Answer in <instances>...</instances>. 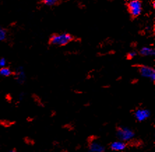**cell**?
<instances>
[{
  "mask_svg": "<svg viewBox=\"0 0 155 152\" xmlns=\"http://www.w3.org/2000/svg\"><path fill=\"white\" fill-rule=\"evenodd\" d=\"M12 70L8 67H4L0 68V75L4 77H11L13 74Z\"/></svg>",
  "mask_w": 155,
  "mask_h": 152,
  "instance_id": "cell-10",
  "label": "cell"
},
{
  "mask_svg": "<svg viewBox=\"0 0 155 152\" xmlns=\"http://www.w3.org/2000/svg\"><path fill=\"white\" fill-rule=\"evenodd\" d=\"M129 12L132 17L136 18L142 13V2L140 0H130L127 4Z\"/></svg>",
  "mask_w": 155,
  "mask_h": 152,
  "instance_id": "cell-3",
  "label": "cell"
},
{
  "mask_svg": "<svg viewBox=\"0 0 155 152\" xmlns=\"http://www.w3.org/2000/svg\"><path fill=\"white\" fill-rule=\"evenodd\" d=\"M152 115V112L147 108L139 107L134 110V116L139 123H142L147 121Z\"/></svg>",
  "mask_w": 155,
  "mask_h": 152,
  "instance_id": "cell-4",
  "label": "cell"
},
{
  "mask_svg": "<svg viewBox=\"0 0 155 152\" xmlns=\"http://www.w3.org/2000/svg\"><path fill=\"white\" fill-rule=\"evenodd\" d=\"M6 65V60L4 57H0V67H4Z\"/></svg>",
  "mask_w": 155,
  "mask_h": 152,
  "instance_id": "cell-14",
  "label": "cell"
},
{
  "mask_svg": "<svg viewBox=\"0 0 155 152\" xmlns=\"http://www.w3.org/2000/svg\"><path fill=\"white\" fill-rule=\"evenodd\" d=\"M116 137L117 140L128 143L136 137V133L133 129L124 126H120L116 129Z\"/></svg>",
  "mask_w": 155,
  "mask_h": 152,
  "instance_id": "cell-1",
  "label": "cell"
},
{
  "mask_svg": "<svg viewBox=\"0 0 155 152\" xmlns=\"http://www.w3.org/2000/svg\"><path fill=\"white\" fill-rule=\"evenodd\" d=\"M60 1L61 0H42L43 4L49 6L55 5V4H58Z\"/></svg>",
  "mask_w": 155,
  "mask_h": 152,
  "instance_id": "cell-11",
  "label": "cell"
},
{
  "mask_svg": "<svg viewBox=\"0 0 155 152\" xmlns=\"http://www.w3.org/2000/svg\"><path fill=\"white\" fill-rule=\"evenodd\" d=\"M136 55H137V53L136 51H131L129 52L128 54H127V58L128 59H133L136 56Z\"/></svg>",
  "mask_w": 155,
  "mask_h": 152,
  "instance_id": "cell-13",
  "label": "cell"
},
{
  "mask_svg": "<svg viewBox=\"0 0 155 152\" xmlns=\"http://www.w3.org/2000/svg\"><path fill=\"white\" fill-rule=\"evenodd\" d=\"M15 79H16L17 81L20 84H23L26 81V75L25 73L24 72L23 68L22 67H20L18 69L16 72L15 73Z\"/></svg>",
  "mask_w": 155,
  "mask_h": 152,
  "instance_id": "cell-8",
  "label": "cell"
},
{
  "mask_svg": "<svg viewBox=\"0 0 155 152\" xmlns=\"http://www.w3.org/2000/svg\"><path fill=\"white\" fill-rule=\"evenodd\" d=\"M6 31L5 29L0 27V41H4L6 39Z\"/></svg>",
  "mask_w": 155,
  "mask_h": 152,
  "instance_id": "cell-12",
  "label": "cell"
},
{
  "mask_svg": "<svg viewBox=\"0 0 155 152\" xmlns=\"http://www.w3.org/2000/svg\"><path fill=\"white\" fill-rule=\"evenodd\" d=\"M127 147H128V144L127 142L121 141V140H119L112 142L109 145V149L111 151L116 152L124 151L126 150Z\"/></svg>",
  "mask_w": 155,
  "mask_h": 152,
  "instance_id": "cell-7",
  "label": "cell"
},
{
  "mask_svg": "<svg viewBox=\"0 0 155 152\" xmlns=\"http://www.w3.org/2000/svg\"><path fill=\"white\" fill-rule=\"evenodd\" d=\"M74 40V36L69 33L52 34L49 40L50 44L58 47H64Z\"/></svg>",
  "mask_w": 155,
  "mask_h": 152,
  "instance_id": "cell-2",
  "label": "cell"
},
{
  "mask_svg": "<svg viewBox=\"0 0 155 152\" xmlns=\"http://www.w3.org/2000/svg\"><path fill=\"white\" fill-rule=\"evenodd\" d=\"M139 54L142 56H154L155 55L154 48L149 47H143L139 50Z\"/></svg>",
  "mask_w": 155,
  "mask_h": 152,
  "instance_id": "cell-9",
  "label": "cell"
},
{
  "mask_svg": "<svg viewBox=\"0 0 155 152\" xmlns=\"http://www.w3.org/2000/svg\"><path fill=\"white\" fill-rule=\"evenodd\" d=\"M87 148L89 152H105L106 149L104 144L96 140L90 141Z\"/></svg>",
  "mask_w": 155,
  "mask_h": 152,
  "instance_id": "cell-6",
  "label": "cell"
},
{
  "mask_svg": "<svg viewBox=\"0 0 155 152\" xmlns=\"http://www.w3.org/2000/svg\"><path fill=\"white\" fill-rule=\"evenodd\" d=\"M140 75L143 78L149 79L151 81L155 83V70L152 67L147 65H140L138 67Z\"/></svg>",
  "mask_w": 155,
  "mask_h": 152,
  "instance_id": "cell-5",
  "label": "cell"
},
{
  "mask_svg": "<svg viewBox=\"0 0 155 152\" xmlns=\"http://www.w3.org/2000/svg\"><path fill=\"white\" fill-rule=\"evenodd\" d=\"M8 152H18V151L15 149H11Z\"/></svg>",
  "mask_w": 155,
  "mask_h": 152,
  "instance_id": "cell-15",
  "label": "cell"
}]
</instances>
